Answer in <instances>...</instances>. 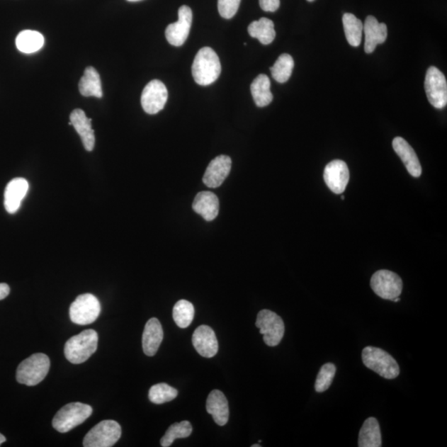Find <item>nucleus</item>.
Wrapping results in <instances>:
<instances>
[{
    "mask_svg": "<svg viewBox=\"0 0 447 447\" xmlns=\"http://www.w3.org/2000/svg\"><path fill=\"white\" fill-rule=\"evenodd\" d=\"M128 1H130V2H139V1H141V0H128Z\"/></svg>",
    "mask_w": 447,
    "mask_h": 447,
    "instance_id": "obj_39",
    "label": "nucleus"
},
{
    "mask_svg": "<svg viewBox=\"0 0 447 447\" xmlns=\"http://www.w3.org/2000/svg\"><path fill=\"white\" fill-rule=\"evenodd\" d=\"M344 31L349 44L352 47H358L362 40L363 24L361 19L357 18L353 14L346 13L343 18Z\"/></svg>",
    "mask_w": 447,
    "mask_h": 447,
    "instance_id": "obj_27",
    "label": "nucleus"
},
{
    "mask_svg": "<svg viewBox=\"0 0 447 447\" xmlns=\"http://www.w3.org/2000/svg\"><path fill=\"white\" fill-rule=\"evenodd\" d=\"M164 340V330L157 318H151L147 322L142 334V350L146 356H154Z\"/></svg>",
    "mask_w": 447,
    "mask_h": 447,
    "instance_id": "obj_20",
    "label": "nucleus"
},
{
    "mask_svg": "<svg viewBox=\"0 0 447 447\" xmlns=\"http://www.w3.org/2000/svg\"><path fill=\"white\" fill-rule=\"evenodd\" d=\"M425 91L430 104L436 109H443L447 104V82L438 68L430 67L425 78Z\"/></svg>",
    "mask_w": 447,
    "mask_h": 447,
    "instance_id": "obj_10",
    "label": "nucleus"
},
{
    "mask_svg": "<svg viewBox=\"0 0 447 447\" xmlns=\"http://www.w3.org/2000/svg\"><path fill=\"white\" fill-rule=\"evenodd\" d=\"M256 327L264 336V341L268 346H277L284 336L283 319L270 310L260 311L257 316Z\"/></svg>",
    "mask_w": 447,
    "mask_h": 447,
    "instance_id": "obj_8",
    "label": "nucleus"
},
{
    "mask_svg": "<svg viewBox=\"0 0 447 447\" xmlns=\"http://www.w3.org/2000/svg\"><path fill=\"white\" fill-rule=\"evenodd\" d=\"M336 372V367L332 363H327L321 368L315 383L317 392H325L331 387Z\"/></svg>",
    "mask_w": 447,
    "mask_h": 447,
    "instance_id": "obj_33",
    "label": "nucleus"
},
{
    "mask_svg": "<svg viewBox=\"0 0 447 447\" xmlns=\"http://www.w3.org/2000/svg\"><path fill=\"white\" fill-rule=\"evenodd\" d=\"M248 32L250 36L257 38L264 45L272 43L276 37L274 23L267 18H261L259 21L250 23Z\"/></svg>",
    "mask_w": 447,
    "mask_h": 447,
    "instance_id": "obj_26",
    "label": "nucleus"
},
{
    "mask_svg": "<svg viewBox=\"0 0 447 447\" xmlns=\"http://www.w3.org/2000/svg\"><path fill=\"white\" fill-rule=\"evenodd\" d=\"M193 208L196 213L203 216L206 221L213 220L219 214V199L210 191H201L196 196Z\"/></svg>",
    "mask_w": 447,
    "mask_h": 447,
    "instance_id": "obj_22",
    "label": "nucleus"
},
{
    "mask_svg": "<svg viewBox=\"0 0 447 447\" xmlns=\"http://www.w3.org/2000/svg\"><path fill=\"white\" fill-rule=\"evenodd\" d=\"M193 344L201 356L213 358L218 352V341L215 333L208 326H200L193 336Z\"/></svg>",
    "mask_w": 447,
    "mask_h": 447,
    "instance_id": "obj_15",
    "label": "nucleus"
},
{
    "mask_svg": "<svg viewBox=\"0 0 447 447\" xmlns=\"http://www.w3.org/2000/svg\"><path fill=\"white\" fill-rule=\"evenodd\" d=\"M11 293V288L6 283H0V300H4Z\"/></svg>",
    "mask_w": 447,
    "mask_h": 447,
    "instance_id": "obj_36",
    "label": "nucleus"
},
{
    "mask_svg": "<svg viewBox=\"0 0 447 447\" xmlns=\"http://www.w3.org/2000/svg\"><path fill=\"white\" fill-rule=\"evenodd\" d=\"M270 88H271V82L268 77L264 74H260L252 82L250 90H251L255 105L258 107L267 106L273 101V96Z\"/></svg>",
    "mask_w": 447,
    "mask_h": 447,
    "instance_id": "obj_24",
    "label": "nucleus"
},
{
    "mask_svg": "<svg viewBox=\"0 0 447 447\" xmlns=\"http://www.w3.org/2000/svg\"><path fill=\"white\" fill-rule=\"evenodd\" d=\"M362 361L370 370L387 380L400 375V368L395 358L380 348L367 346L362 351Z\"/></svg>",
    "mask_w": 447,
    "mask_h": 447,
    "instance_id": "obj_3",
    "label": "nucleus"
},
{
    "mask_svg": "<svg viewBox=\"0 0 447 447\" xmlns=\"http://www.w3.org/2000/svg\"><path fill=\"white\" fill-rule=\"evenodd\" d=\"M308 2H313L315 1V0H307Z\"/></svg>",
    "mask_w": 447,
    "mask_h": 447,
    "instance_id": "obj_41",
    "label": "nucleus"
},
{
    "mask_svg": "<svg viewBox=\"0 0 447 447\" xmlns=\"http://www.w3.org/2000/svg\"><path fill=\"white\" fill-rule=\"evenodd\" d=\"M260 446H261L258 445V444H256V445H253V446H252V447H260Z\"/></svg>",
    "mask_w": 447,
    "mask_h": 447,
    "instance_id": "obj_40",
    "label": "nucleus"
},
{
    "mask_svg": "<svg viewBox=\"0 0 447 447\" xmlns=\"http://www.w3.org/2000/svg\"><path fill=\"white\" fill-rule=\"evenodd\" d=\"M242 0H218V11L220 16L230 19L238 12Z\"/></svg>",
    "mask_w": 447,
    "mask_h": 447,
    "instance_id": "obj_34",
    "label": "nucleus"
},
{
    "mask_svg": "<svg viewBox=\"0 0 447 447\" xmlns=\"http://www.w3.org/2000/svg\"><path fill=\"white\" fill-rule=\"evenodd\" d=\"M193 432V426L188 421L176 422L169 426L165 435L162 437L161 446L163 447L171 446L176 439L186 438Z\"/></svg>",
    "mask_w": 447,
    "mask_h": 447,
    "instance_id": "obj_30",
    "label": "nucleus"
},
{
    "mask_svg": "<svg viewBox=\"0 0 447 447\" xmlns=\"http://www.w3.org/2000/svg\"><path fill=\"white\" fill-rule=\"evenodd\" d=\"M121 426L117 421L105 420L88 432L83 441L85 447H111L120 440Z\"/></svg>",
    "mask_w": 447,
    "mask_h": 447,
    "instance_id": "obj_7",
    "label": "nucleus"
},
{
    "mask_svg": "<svg viewBox=\"0 0 447 447\" xmlns=\"http://www.w3.org/2000/svg\"><path fill=\"white\" fill-rule=\"evenodd\" d=\"M392 147L395 153L400 156L410 175L414 178H419L421 174V166L415 151L404 139L397 137L392 141Z\"/></svg>",
    "mask_w": 447,
    "mask_h": 447,
    "instance_id": "obj_19",
    "label": "nucleus"
},
{
    "mask_svg": "<svg viewBox=\"0 0 447 447\" xmlns=\"http://www.w3.org/2000/svg\"><path fill=\"white\" fill-rule=\"evenodd\" d=\"M365 31V52L368 54L374 52L379 44L384 43L387 37V28L385 23L378 22L374 16H368L363 24Z\"/></svg>",
    "mask_w": 447,
    "mask_h": 447,
    "instance_id": "obj_16",
    "label": "nucleus"
},
{
    "mask_svg": "<svg viewBox=\"0 0 447 447\" xmlns=\"http://www.w3.org/2000/svg\"><path fill=\"white\" fill-rule=\"evenodd\" d=\"M392 301H394L395 302H400V298L399 297H397V298H395L394 300H392Z\"/></svg>",
    "mask_w": 447,
    "mask_h": 447,
    "instance_id": "obj_38",
    "label": "nucleus"
},
{
    "mask_svg": "<svg viewBox=\"0 0 447 447\" xmlns=\"http://www.w3.org/2000/svg\"><path fill=\"white\" fill-rule=\"evenodd\" d=\"M206 410L213 415L216 424L225 426L227 424L230 416L229 404L222 392L216 390L210 392L206 400Z\"/></svg>",
    "mask_w": 447,
    "mask_h": 447,
    "instance_id": "obj_21",
    "label": "nucleus"
},
{
    "mask_svg": "<svg viewBox=\"0 0 447 447\" xmlns=\"http://www.w3.org/2000/svg\"><path fill=\"white\" fill-rule=\"evenodd\" d=\"M382 436L379 422L375 417H368L363 422L358 434V446L380 447Z\"/></svg>",
    "mask_w": 447,
    "mask_h": 447,
    "instance_id": "obj_23",
    "label": "nucleus"
},
{
    "mask_svg": "<svg viewBox=\"0 0 447 447\" xmlns=\"http://www.w3.org/2000/svg\"><path fill=\"white\" fill-rule=\"evenodd\" d=\"M6 436L0 434V446H1V444H3L4 442H6Z\"/></svg>",
    "mask_w": 447,
    "mask_h": 447,
    "instance_id": "obj_37",
    "label": "nucleus"
},
{
    "mask_svg": "<svg viewBox=\"0 0 447 447\" xmlns=\"http://www.w3.org/2000/svg\"><path fill=\"white\" fill-rule=\"evenodd\" d=\"M44 37L40 33L33 30H24L16 38V46L23 53L36 52L43 47Z\"/></svg>",
    "mask_w": 447,
    "mask_h": 447,
    "instance_id": "obj_28",
    "label": "nucleus"
},
{
    "mask_svg": "<svg viewBox=\"0 0 447 447\" xmlns=\"http://www.w3.org/2000/svg\"><path fill=\"white\" fill-rule=\"evenodd\" d=\"M259 6L265 12H275L280 7V0H259Z\"/></svg>",
    "mask_w": 447,
    "mask_h": 447,
    "instance_id": "obj_35",
    "label": "nucleus"
},
{
    "mask_svg": "<svg viewBox=\"0 0 447 447\" xmlns=\"http://www.w3.org/2000/svg\"><path fill=\"white\" fill-rule=\"evenodd\" d=\"M373 291L386 300H394L402 291V281L397 273L390 270H380L373 275L370 280Z\"/></svg>",
    "mask_w": 447,
    "mask_h": 447,
    "instance_id": "obj_9",
    "label": "nucleus"
},
{
    "mask_svg": "<svg viewBox=\"0 0 447 447\" xmlns=\"http://www.w3.org/2000/svg\"><path fill=\"white\" fill-rule=\"evenodd\" d=\"M345 199V196H341V200Z\"/></svg>",
    "mask_w": 447,
    "mask_h": 447,
    "instance_id": "obj_42",
    "label": "nucleus"
},
{
    "mask_svg": "<svg viewBox=\"0 0 447 447\" xmlns=\"http://www.w3.org/2000/svg\"><path fill=\"white\" fill-rule=\"evenodd\" d=\"M195 309L190 302L180 300L175 304L173 312L174 320L180 328H186L193 322Z\"/></svg>",
    "mask_w": 447,
    "mask_h": 447,
    "instance_id": "obj_31",
    "label": "nucleus"
},
{
    "mask_svg": "<svg viewBox=\"0 0 447 447\" xmlns=\"http://www.w3.org/2000/svg\"><path fill=\"white\" fill-rule=\"evenodd\" d=\"M169 92L163 82L152 81L147 84L141 96L142 109L149 115H155L164 109L168 101Z\"/></svg>",
    "mask_w": 447,
    "mask_h": 447,
    "instance_id": "obj_11",
    "label": "nucleus"
},
{
    "mask_svg": "<svg viewBox=\"0 0 447 447\" xmlns=\"http://www.w3.org/2000/svg\"><path fill=\"white\" fill-rule=\"evenodd\" d=\"M101 311L99 300L91 293L80 295L72 303L69 314L73 323L86 326L95 322Z\"/></svg>",
    "mask_w": 447,
    "mask_h": 447,
    "instance_id": "obj_6",
    "label": "nucleus"
},
{
    "mask_svg": "<svg viewBox=\"0 0 447 447\" xmlns=\"http://www.w3.org/2000/svg\"><path fill=\"white\" fill-rule=\"evenodd\" d=\"M294 67L293 58L289 54H282L274 65L270 68L273 79L279 83H285L291 77Z\"/></svg>",
    "mask_w": 447,
    "mask_h": 447,
    "instance_id": "obj_29",
    "label": "nucleus"
},
{
    "mask_svg": "<svg viewBox=\"0 0 447 447\" xmlns=\"http://www.w3.org/2000/svg\"><path fill=\"white\" fill-rule=\"evenodd\" d=\"M193 76L200 86H209L218 79L221 65L217 54L213 48L205 47L196 54L193 64Z\"/></svg>",
    "mask_w": 447,
    "mask_h": 447,
    "instance_id": "obj_1",
    "label": "nucleus"
},
{
    "mask_svg": "<svg viewBox=\"0 0 447 447\" xmlns=\"http://www.w3.org/2000/svg\"><path fill=\"white\" fill-rule=\"evenodd\" d=\"M70 120L71 123H69V125L75 128L86 151L91 152L94 149L96 137L91 127V119H88L84 111L77 109L72 112Z\"/></svg>",
    "mask_w": 447,
    "mask_h": 447,
    "instance_id": "obj_18",
    "label": "nucleus"
},
{
    "mask_svg": "<svg viewBox=\"0 0 447 447\" xmlns=\"http://www.w3.org/2000/svg\"><path fill=\"white\" fill-rule=\"evenodd\" d=\"M28 188L26 179L18 178L9 181L4 193V208L9 214L17 213L22 200L26 198Z\"/></svg>",
    "mask_w": 447,
    "mask_h": 447,
    "instance_id": "obj_17",
    "label": "nucleus"
},
{
    "mask_svg": "<svg viewBox=\"0 0 447 447\" xmlns=\"http://www.w3.org/2000/svg\"><path fill=\"white\" fill-rule=\"evenodd\" d=\"M50 370V360L45 353H37L29 356L18 366L16 379L27 386H35L41 383Z\"/></svg>",
    "mask_w": 447,
    "mask_h": 447,
    "instance_id": "obj_4",
    "label": "nucleus"
},
{
    "mask_svg": "<svg viewBox=\"0 0 447 447\" xmlns=\"http://www.w3.org/2000/svg\"><path fill=\"white\" fill-rule=\"evenodd\" d=\"M97 347V332L86 330L69 339L64 348V353L68 361L79 365L86 362L96 351Z\"/></svg>",
    "mask_w": 447,
    "mask_h": 447,
    "instance_id": "obj_2",
    "label": "nucleus"
},
{
    "mask_svg": "<svg viewBox=\"0 0 447 447\" xmlns=\"http://www.w3.org/2000/svg\"><path fill=\"white\" fill-rule=\"evenodd\" d=\"M232 164V159L227 155L216 157L206 169L203 176L204 184L210 188H218L229 176Z\"/></svg>",
    "mask_w": 447,
    "mask_h": 447,
    "instance_id": "obj_14",
    "label": "nucleus"
},
{
    "mask_svg": "<svg viewBox=\"0 0 447 447\" xmlns=\"http://www.w3.org/2000/svg\"><path fill=\"white\" fill-rule=\"evenodd\" d=\"M92 407L81 402H71L62 407L52 420L57 431L65 434L84 422L92 414Z\"/></svg>",
    "mask_w": 447,
    "mask_h": 447,
    "instance_id": "obj_5",
    "label": "nucleus"
},
{
    "mask_svg": "<svg viewBox=\"0 0 447 447\" xmlns=\"http://www.w3.org/2000/svg\"><path fill=\"white\" fill-rule=\"evenodd\" d=\"M193 23V11L186 6H181L179 11V21L170 24L166 29V40L171 45L183 46L188 39Z\"/></svg>",
    "mask_w": 447,
    "mask_h": 447,
    "instance_id": "obj_12",
    "label": "nucleus"
},
{
    "mask_svg": "<svg viewBox=\"0 0 447 447\" xmlns=\"http://www.w3.org/2000/svg\"><path fill=\"white\" fill-rule=\"evenodd\" d=\"M179 391L169 385L162 383L151 387L149 392V400L155 404H163L178 397Z\"/></svg>",
    "mask_w": 447,
    "mask_h": 447,
    "instance_id": "obj_32",
    "label": "nucleus"
},
{
    "mask_svg": "<svg viewBox=\"0 0 447 447\" xmlns=\"http://www.w3.org/2000/svg\"><path fill=\"white\" fill-rule=\"evenodd\" d=\"M349 180H350V171L344 161L334 160L329 163L324 170V181L334 193H343L346 188Z\"/></svg>",
    "mask_w": 447,
    "mask_h": 447,
    "instance_id": "obj_13",
    "label": "nucleus"
},
{
    "mask_svg": "<svg viewBox=\"0 0 447 447\" xmlns=\"http://www.w3.org/2000/svg\"><path fill=\"white\" fill-rule=\"evenodd\" d=\"M79 91L81 94L86 97L103 96L101 77L94 67H89L86 69L84 75L79 82Z\"/></svg>",
    "mask_w": 447,
    "mask_h": 447,
    "instance_id": "obj_25",
    "label": "nucleus"
}]
</instances>
